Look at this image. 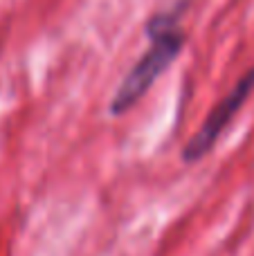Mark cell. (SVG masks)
I'll use <instances>...</instances> for the list:
<instances>
[{
  "mask_svg": "<svg viewBox=\"0 0 254 256\" xmlns=\"http://www.w3.org/2000/svg\"><path fill=\"white\" fill-rule=\"evenodd\" d=\"M146 32L151 36V48L130 68V72L122 79L120 88L112 94L110 104H108V112L112 117L128 112L164 74V70L176 61V56L184 45V34L178 30V20L171 14L156 16L148 22Z\"/></svg>",
  "mask_w": 254,
  "mask_h": 256,
  "instance_id": "6da1fadb",
  "label": "cell"
},
{
  "mask_svg": "<svg viewBox=\"0 0 254 256\" xmlns=\"http://www.w3.org/2000/svg\"><path fill=\"white\" fill-rule=\"evenodd\" d=\"M254 92V68L246 72L238 79V84L212 108V112L207 115V120L200 124V128L196 130V135L187 142L182 150V160L187 164H194L198 160H202L212 148H214L216 140L220 137V132L230 126V122L236 117V112L243 108V104L250 99V94Z\"/></svg>",
  "mask_w": 254,
  "mask_h": 256,
  "instance_id": "7a4b0ae2",
  "label": "cell"
}]
</instances>
